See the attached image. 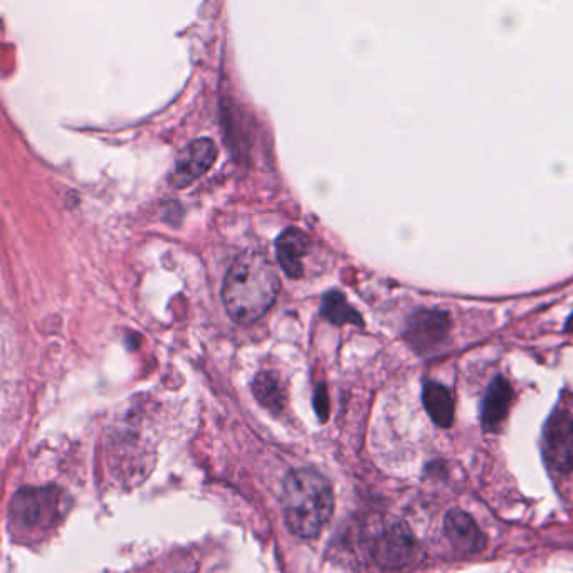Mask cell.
Returning a JSON list of instances; mask_svg holds the SVG:
<instances>
[{
    "label": "cell",
    "mask_w": 573,
    "mask_h": 573,
    "mask_svg": "<svg viewBox=\"0 0 573 573\" xmlns=\"http://www.w3.org/2000/svg\"><path fill=\"white\" fill-rule=\"evenodd\" d=\"M282 291L279 274L263 252H242L227 271L223 285V303L229 317L251 325L264 317Z\"/></svg>",
    "instance_id": "6da1fadb"
},
{
    "label": "cell",
    "mask_w": 573,
    "mask_h": 573,
    "mask_svg": "<svg viewBox=\"0 0 573 573\" xmlns=\"http://www.w3.org/2000/svg\"><path fill=\"white\" fill-rule=\"evenodd\" d=\"M282 503L289 532L305 540L317 538L335 510L332 482L313 468L291 469L283 482Z\"/></svg>",
    "instance_id": "7a4b0ae2"
},
{
    "label": "cell",
    "mask_w": 573,
    "mask_h": 573,
    "mask_svg": "<svg viewBox=\"0 0 573 573\" xmlns=\"http://www.w3.org/2000/svg\"><path fill=\"white\" fill-rule=\"evenodd\" d=\"M451 317L438 308H419L410 314L404 338L417 355L435 354L450 338Z\"/></svg>",
    "instance_id": "3957f363"
},
{
    "label": "cell",
    "mask_w": 573,
    "mask_h": 573,
    "mask_svg": "<svg viewBox=\"0 0 573 573\" xmlns=\"http://www.w3.org/2000/svg\"><path fill=\"white\" fill-rule=\"evenodd\" d=\"M544 456L556 471H573V419L565 410H556L545 423Z\"/></svg>",
    "instance_id": "277c9868"
},
{
    "label": "cell",
    "mask_w": 573,
    "mask_h": 573,
    "mask_svg": "<svg viewBox=\"0 0 573 573\" xmlns=\"http://www.w3.org/2000/svg\"><path fill=\"white\" fill-rule=\"evenodd\" d=\"M217 148L216 143L211 139L195 140L180 152L176 160L172 174H170V183L176 189H186L192 186L195 180L211 170L212 165L216 162Z\"/></svg>",
    "instance_id": "5b68a950"
},
{
    "label": "cell",
    "mask_w": 573,
    "mask_h": 573,
    "mask_svg": "<svg viewBox=\"0 0 573 573\" xmlns=\"http://www.w3.org/2000/svg\"><path fill=\"white\" fill-rule=\"evenodd\" d=\"M416 547L410 529L404 523H395L373 541V559L385 569H401L413 560Z\"/></svg>",
    "instance_id": "8992f818"
},
{
    "label": "cell",
    "mask_w": 573,
    "mask_h": 573,
    "mask_svg": "<svg viewBox=\"0 0 573 573\" xmlns=\"http://www.w3.org/2000/svg\"><path fill=\"white\" fill-rule=\"evenodd\" d=\"M447 540L464 556H473L485 548L486 538L475 520L463 510H451L444 518Z\"/></svg>",
    "instance_id": "52a82bcc"
},
{
    "label": "cell",
    "mask_w": 573,
    "mask_h": 573,
    "mask_svg": "<svg viewBox=\"0 0 573 573\" xmlns=\"http://www.w3.org/2000/svg\"><path fill=\"white\" fill-rule=\"evenodd\" d=\"M311 241L303 230L289 227L276 242V256L286 276L296 279L303 276V260L310 251Z\"/></svg>",
    "instance_id": "ba28073f"
},
{
    "label": "cell",
    "mask_w": 573,
    "mask_h": 573,
    "mask_svg": "<svg viewBox=\"0 0 573 573\" xmlns=\"http://www.w3.org/2000/svg\"><path fill=\"white\" fill-rule=\"evenodd\" d=\"M513 402V389L504 377L497 379L488 385L481 404V423L486 431H494L506 419Z\"/></svg>",
    "instance_id": "9c48e42d"
},
{
    "label": "cell",
    "mask_w": 573,
    "mask_h": 573,
    "mask_svg": "<svg viewBox=\"0 0 573 573\" xmlns=\"http://www.w3.org/2000/svg\"><path fill=\"white\" fill-rule=\"evenodd\" d=\"M422 402L435 426L442 429L453 426L454 397L450 389L438 382H428L423 385Z\"/></svg>",
    "instance_id": "30bf717a"
},
{
    "label": "cell",
    "mask_w": 573,
    "mask_h": 573,
    "mask_svg": "<svg viewBox=\"0 0 573 573\" xmlns=\"http://www.w3.org/2000/svg\"><path fill=\"white\" fill-rule=\"evenodd\" d=\"M322 314L335 325H363V318L348 303L344 293L329 291L323 296Z\"/></svg>",
    "instance_id": "8fae6325"
},
{
    "label": "cell",
    "mask_w": 573,
    "mask_h": 573,
    "mask_svg": "<svg viewBox=\"0 0 573 573\" xmlns=\"http://www.w3.org/2000/svg\"><path fill=\"white\" fill-rule=\"evenodd\" d=\"M252 391L258 401L273 413H279L285 407V392H283L282 380L273 372H261L254 380Z\"/></svg>",
    "instance_id": "7c38bea8"
},
{
    "label": "cell",
    "mask_w": 573,
    "mask_h": 573,
    "mask_svg": "<svg viewBox=\"0 0 573 573\" xmlns=\"http://www.w3.org/2000/svg\"><path fill=\"white\" fill-rule=\"evenodd\" d=\"M314 407H317V413L318 416H320V419H329L330 398L325 385H320V387H318L317 395H314Z\"/></svg>",
    "instance_id": "4fadbf2b"
},
{
    "label": "cell",
    "mask_w": 573,
    "mask_h": 573,
    "mask_svg": "<svg viewBox=\"0 0 573 573\" xmlns=\"http://www.w3.org/2000/svg\"><path fill=\"white\" fill-rule=\"evenodd\" d=\"M566 332L573 333V314L569 318V322L565 325Z\"/></svg>",
    "instance_id": "5bb4252c"
}]
</instances>
